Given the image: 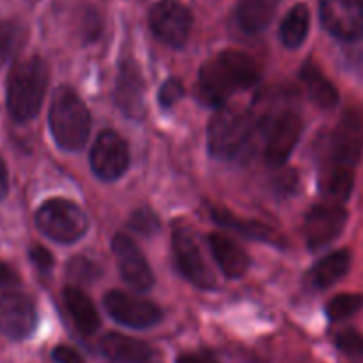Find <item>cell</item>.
Segmentation results:
<instances>
[{"mask_svg":"<svg viewBox=\"0 0 363 363\" xmlns=\"http://www.w3.org/2000/svg\"><path fill=\"white\" fill-rule=\"evenodd\" d=\"M260 69L244 52L225 50L208 59L198 75V95L207 106L221 107L233 93L253 87Z\"/></svg>","mask_w":363,"mask_h":363,"instance_id":"1","label":"cell"},{"mask_svg":"<svg viewBox=\"0 0 363 363\" xmlns=\"http://www.w3.org/2000/svg\"><path fill=\"white\" fill-rule=\"evenodd\" d=\"M128 226L134 230L135 233H141L145 237H152L153 233L159 232L160 221L152 211L148 208H138L132 212L130 219H128Z\"/></svg>","mask_w":363,"mask_h":363,"instance_id":"30","label":"cell"},{"mask_svg":"<svg viewBox=\"0 0 363 363\" xmlns=\"http://www.w3.org/2000/svg\"><path fill=\"white\" fill-rule=\"evenodd\" d=\"M280 0H239L237 2V22L240 29L255 34L271 23Z\"/></svg>","mask_w":363,"mask_h":363,"instance_id":"21","label":"cell"},{"mask_svg":"<svg viewBox=\"0 0 363 363\" xmlns=\"http://www.w3.org/2000/svg\"><path fill=\"white\" fill-rule=\"evenodd\" d=\"M38 324L36 306L33 299L20 292L0 296V333L11 340H23Z\"/></svg>","mask_w":363,"mask_h":363,"instance_id":"12","label":"cell"},{"mask_svg":"<svg viewBox=\"0 0 363 363\" xmlns=\"http://www.w3.org/2000/svg\"><path fill=\"white\" fill-rule=\"evenodd\" d=\"M62 296H65V305L77 330L82 335L95 333L100 326V315L93 301L79 287H66Z\"/></svg>","mask_w":363,"mask_h":363,"instance_id":"20","label":"cell"},{"mask_svg":"<svg viewBox=\"0 0 363 363\" xmlns=\"http://www.w3.org/2000/svg\"><path fill=\"white\" fill-rule=\"evenodd\" d=\"M48 86V66L38 55L23 57L13 65L8 77L6 102L13 120L29 121L40 113Z\"/></svg>","mask_w":363,"mask_h":363,"instance_id":"2","label":"cell"},{"mask_svg":"<svg viewBox=\"0 0 363 363\" xmlns=\"http://www.w3.org/2000/svg\"><path fill=\"white\" fill-rule=\"evenodd\" d=\"M29 257L30 260L34 262V265H36L38 269H41V271H50L52 265H54V257H52V253L47 247L40 246V244L30 246Z\"/></svg>","mask_w":363,"mask_h":363,"instance_id":"32","label":"cell"},{"mask_svg":"<svg viewBox=\"0 0 363 363\" xmlns=\"http://www.w3.org/2000/svg\"><path fill=\"white\" fill-rule=\"evenodd\" d=\"M66 272L73 281H80V284H91L102 274L100 265L86 257L72 258L66 265Z\"/></svg>","mask_w":363,"mask_h":363,"instance_id":"28","label":"cell"},{"mask_svg":"<svg viewBox=\"0 0 363 363\" xmlns=\"http://www.w3.org/2000/svg\"><path fill=\"white\" fill-rule=\"evenodd\" d=\"M212 218H214L221 226L233 230V232L240 233V235L247 237V239L260 240V242L271 244V246L277 247H281L285 244L284 237H281L274 228L265 225V223L255 221V219L237 218V216L225 211V208H214V211H212Z\"/></svg>","mask_w":363,"mask_h":363,"instance_id":"19","label":"cell"},{"mask_svg":"<svg viewBox=\"0 0 363 363\" xmlns=\"http://www.w3.org/2000/svg\"><path fill=\"white\" fill-rule=\"evenodd\" d=\"M177 363H219L218 359L207 352H186L177 358Z\"/></svg>","mask_w":363,"mask_h":363,"instance_id":"34","label":"cell"},{"mask_svg":"<svg viewBox=\"0 0 363 363\" xmlns=\"http://www.w3.org/2000/svg\"><path fill=\"white\" fill-rule=\"evenodd\" d=\"M255 130V118L237 107H219L207 128L208 153L214 159H235L247 146Z\"/></svg>","mask_w":363,"mask_h":363,"instance_id":"4","label":"cell"},{"mask_svg":"<svg viewBox=\"0 0 363 363\" xmlns=\"http://www.w3.org/2000/svg\"><path fill=\"white\" fill-rule=\"evenodd\" d=\"M18 284V274L9 267L8 264L0 260V285H16Z\"/></svg>","mask_w":363,"mask_h":363,"instance_id":"35","label":"cell"},{"mask_svg":"<svg viewBox=\"0 0 363 363\" xmlns=\"http://www.w3.org/2000/svg\"><path fill=\"white\" fill-rule=\"evenodd\" d=\"M8 191H9L8 167H6V162L2 160V157H0V200H4Z\"/></svg>","mask_w":363,"mask_h":363,"instance_id":"36","label":"cell"},{"mask_svg":"<svg viewBox=\"0 0 363 363\" xmlns=\"http://www.w3.org/2000/svg\"><path fill=\"white\" fill-rule=\"evenodd\" d=\"M36 225L55 242L73 244L86 235L89 219L86 212L73 201L65 198H52L38 208Z\"/></svg>","mask_w":363,"mask_h":363,"instance_id":"5","label":"cell"},{"mask_svg":"<svg viewBox=\"0 0 363 363\" xmlns=\"http://www.w3.org/2000/svg\"><path fill=\"white\" fill-rule=\"evenodd\" d=\"M150 29L162 43L180 48L187 43L193 29V15L178 0H160L150 9Z\"/></svg>","mask_w":363,"mask_h":363,"instance_id":"7","label":"cell"},{"mask_svg":"<svg viewBox=\"0 0 363 363\" xmlns=\"http://www.w3.org/2000/svg\"><path fill=\"white\" fill-rule=\"evenodd\" d=\"M114 104L130 120L145 116V80L134 59H123L114 86Z\"/></svg>","mask_w":363,"mask_h":363,"instance_id":"14","label":"cell"},{"mask_svg":"<svg viewBox=\"0 0 363 363\" xmlns=\"http://www.w3.org/2000/svg\"><path fill=\"white\" fill-rule=\"evenodd\" d=\"M323 187L328 196L335 201H345L354 187V169L328 167L323 178Z\"/></svg>","mask_w":363,"mask_h":363,"instance_id":"25","label":"cell"},{"mask_svg":"<svg viewBox=\"0 0 363 363\" xmlns=\"http://www.w3.org/2000/svg\"><path fill=\"white\" fill-rule=\"evenodd\" d=\"M337 347L338 351L349 359H363V335L354 330H344L337 335Z\"/></svg>","mask_w":363,"mask_h":363,"instance_id":"29","label":"cell"},{"mask_svg":"<svg viewBox=\"0 0 363 363\" xmlns=\"http://www.w3.org/2000/svg\"><path fill=\"white\" fill-rule=\"evenodd\" d=\"M171 247H173L174 264H177L182 277L189 280L198 289L208 291V289L216 287L214 274L208 269V264L205 262L200 246H198L196 237L189 228L180 226V228L174 230Z\"/></svg>","mask_w":363,"mask_h":363,"instance_id":"8","label":"cell"},{"mask_svg":"<svg viewBox=\"0 0 363 363\" xmlns=\"http://www.w3.org/2000/svg\"><path fill=\"white\" fill-rule=\"evenodd\" d=\"M363 153V107H349L328 143V167L354 169Z\"/></svg>","mask_w":363,"mask_h":363,"instance_id":"6","label":"cell"},{"mask_svg":"<svg viewBox=\"0 0 363 363\" xmlns=\"http://www.w3.org/2000/svg\"><path fill=\"white\" fill-rule=\"evenodd\" d=\"M303 132V121L298 114L284 113L277 118L269 132L265 145V162L271 167H280L287 162L292 150L298 145Z\"/></svg>","mask_w":363,"mask_h":363,"instance_id":"16","label":"cell"},{"mask_svg":"<svg viewBox=\"0 0 363 363\" xmlns=\"http://www.w3.org/2000/svg\"><path fill=\"white\" fill-rule=\"evenodd\" d=\"M23 30L15 22H0V68L11 59L22 43Z\"/></svg>","mask_w":363,"mask_h":363,"instance_id":"27","label":"cell"},{"mask_svg":"<svg viewBox=\"0 0 363 363\" xmlns=\"http://www.w3.org/2000/svg\"><path fill=\"white\" fill-rule=\"evenodd\" d=\"M184 96V84L178 79H167L159 89V104L162 109H171Z\"/></svg>","mask_w":363,"mask_h":363,"instance_id":"31","label":"cell"},{"mask_svg":"<svg viewBox=\"0 0 363 363\" xmlns=\"http://www.w3.org/2000/svg\"><path fill=\"white\" fill-rule=\"evenodd\" d=\"M100 351L114 363H148L152 359V349L146 342L121 333L104 335Z\"/></svg>","mask_w":363,"mask_h":363,"instance_id":"18","label":"cell"},{"mask_svg":"<svg viewBox=\"0 0 363 363\" xmlns=\"http://www.w3.org/2000/svg\"><path fill=\"white\" fill-rule=\"evenodd\" d=\"M351 267V253L347 250H338L324 257L312 271V284L319 289H328L337 284L347 274Z\"/></svg>","mask_w":363,"mask_h":363,"instance_id":"23","label":"cell"},{"mask_svg":"<svg viewBox=\"0 0 363 363\" xmlns=\"http://www.w3.org/2000/svg\"><path fill=\"white\" fill-rule=\"evenodd\" d=\"M91 169L100 180L114 182L123 177L128 169L127 141L114 130L100 132L95 145L91 148Z\"/></svg>","mask_w":363,"mask_h":363,"instance_id":"9","label":"cell"},{"mask_svg":"<svg viewBox=\"0 0 363 363\" xmlns=\"http://www.w3.org/2000/svg\"><path fill=\"white\" fill-rule=\"evenodd\" d=\"M113 253L116 258L120 274L135 291H148L153 285V272L148 260L141 253L134 240L123 233H116L113 239Z\"/></svg>","mask_w":363,"mask_h":363,"instance_id":"15","label":"cell"},{"mask_svg":"<svg viewBox=\"0 0 363 363\" xmlns=\"http://www.w3.org/2000/svg\"><path fill=\"white\" fill-rule=\"evenodd\" d=\"M301 77L303 84L306 87V93H308L310 100L315 104L320 109H331L338 104V91L337 87L331 84V80L313 65L312 61L305 62V66L301 68Z\"/></svg>","mask_w":363,"mask_h":363,"instance_id":"22","label":"cell"},{"mask_svg":"<svg viewBox=\"0 0 363 363\" xmlns=\"http://www.w3.org/2000/svg\"><path fill=\"white\" fill-rule=\"evenodd\" d=\"M50 130L59 148L66 152H79L87 143L91 130V116L86 104L68 86L55 89L50 104Z\"/></svg>","mask_w":363,"mask_h":363,"instance_id":"3","label":"cell"},{"mask_svg":"<svg viewBox=\"0 0 363 363\" xmlns=\"http://www.w3.org/2000/svg\"><path fill=\"white\" fill-rule=\"evenodd\" d=\"M104 306L116 323L128 328H135V330L155 326L162 319V312L155 303L139 298V296L128 294L125 291L107 292L106 298H104Z\"/></svg>","mask_w":363,"mask_h":363,"instance_id":"11","label":"cell"},{"mask_svg":"<svg viewBox=\"0 0 363 363\" xmlns=\"http://www.w3.org/2000/svg\"><path fill=\"white\" fill-rule=\"evenodd\" d=\"M52 356H54L57 363H86L82 356L73 347H68V345H57L54 352H52Z\"/></svg>","mask_w":363,"mask_h":363,"instance_id":"33","label":"cell"},{"mask_svg":"<svg viewBox=\"0 0 363 363\" xmlns=\"http://www.w3.org/2000/svg\"><path fill=\"white\" fill-rule=\"evenodd\" d=\"M207 240L212 257H214L219 269L225 272V277L240 278L246 274L251 264L250 257L235 240L230 239L228 235H223V233H211Z\"/></svg>","mask_w":363,"mask_h":363,"instance_id":"17","label":"cell"},{"mask_svg":"<svg viewBox=\"0 0 363 363\" xmlns=\"http://www.w3.org/2000/svg\"><path fill=\"white\" fill-rule=\"evenodd\" d=\"M310 29V11L305 4H296L285 15L280 27L281 43L287 48H298L305 43Z\"/></svg>","mask_w":363,"mask_h":363,"instance_id":"24","label":"cell"},{"mask_svg":"<svg viewBox=\"0 0 363 363\" xmlns=\"http://www.w3.org/2000/svg\"><path fill=\"white\" fill-rule=\"evenodd\" d=\"M320 23L342 41L363 38V0H320Z\"/></svg>","mask_w":363,"mask_h":363,"instance_id":"10","label":"cell"},{"mask_svg":"<svg viewBox=\"0 0 363 363\" xmlns=\"http://www.w3.org/2000/svg\"><path fill=\"white\" fill-rule=\"evenodd\" d=\"M345 223L347 212L340 205L323 203L310 208L303 223V233L310 250H320L337 239L344 232Z\"/></svg>","mask_w":363,"mask_h":363,"instance_id":"13","label":"cell"},{"mask_svg":"<svg viewBox=\"0 0 363 363\" xmlns=\"http://www.w3.org/2000/svg\"><path fill=\"white\" fill-rule=\"evenodd\" d=\"M363 308L362 294H338L330 299L326 305V313L331 320H344L358 313Z\"/></svg>","mask_w":363,"mask_h":363,"instance_id":"26","label":"cell"}]
</instances>
